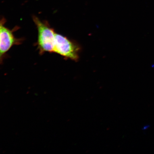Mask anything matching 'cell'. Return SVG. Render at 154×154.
Instances as JSON below:
<instances>
[{"mask_svg": "<svg viewBox=\"0 0 154 154\" xmlns=\"http://www.w3.org/2000/svg\"><path fill=\"white\" fill-rule=\"evenodd\" d=\"M33 20L38 31L37 45L40 53L54 52L56 32L49 24L43 22L35 16Z\"/></svg>", "mask_w": 154, "mask_h": 154, "instance_id": "1", "label": "cell"}, {"mask_svg": "<svg viewBox=\"0 0 154 154\" xmlns=\"http://www.w3.org/2000/svg\"><path fill=\"white\" fill-rule=\"evenodd\" d=\"M80 48L76 43L60 34L55 33L54 52L62 56L77 61Z\"/></svg>", "mask_w": 154, "mask_h": 154, "instance_id": "2", "label": "cell"}, {"mask_svg": "<svg viewBox=\"0 0 154 154\" xmlns=\"http://www.w3.org/2000/svg\"><path fill=\"white\" fill-rule=\"evenodd\" d=\"M13 32L6 27L4 24L0 28V63L6 53L12 46L21 43V40L15 38Z\"/></svg>", "mask_w": 154, "mask_h": 154, "instance_id": "3", "label": "cell"}, {"mask_svg": "<svg viewBox=\"0 0 154 154\" xmlns=\"http://www.w3.org/2000/svg\"><path fill=\"white\" fill-rule=\"evenodd\" d=\"M5 19L4 18H2L0 19V28L3 24H5Z\"/></svg>", "mask_w": 154, "mask_h": 154, "instance_id": "4", "label": "cell"}, {"mask_svg": "<svg viewBox=\"0 0 154 154\" xmlns=\"http://www.w3.org/2000/svg\"><path fill=\"white\" fill-rule=\"evenodd\" d=\"M149 125H148V126H144L143 128H142V130H145L146 129L148 128H149Z\"/></svg>", "mask_w": 154, "mask_h": 154, "instance_id": "5", "label": "cell"}]
</instances>
